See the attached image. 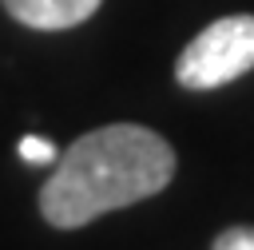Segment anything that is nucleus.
Instances as JSON below:
<instances>
[{
    "instance_id": "1",
    "label": "nucleus",
    "mask_w": 254,
    "mask_h": 250,
    "mask_svg": "<svg viewBox=\"0 0 254 250\" xmlns=\"http://www.w3.org/2000/svg\"><path fill=\"white\" fill-rule=\"evenodd\" d=\"M171 179L175 151L163 135L139 123H107L60 151L40 190V214L60 230H75L159 194Z\"/></svg>"
},
{
    "instance_id": "2",
    "label": "nucleus",
    "mask_w": 254,
    "mask_h": 250,
    "mask_svg": "<svg viewBox=\"0 0 254 250\" xmlns=\"http://www.w3.org/2000/svg\"><path fill=\"white\" fill-rule=\"evenodd\" d=\"M254 67V16H222L206 24L175 63V79L190 91L222 87Z\"/></svg>"
},
{
    "instance_id": "3",
    "label": "nucleus",
    "mask_w": 254,
    "mask_h": 250,
    "mask_svg": "<svg viewBox=\"0 0 254 250\" xmlns=\"http://www.w3.org/2000/svg\"><path fill=\"white\" fill-rule=\"evenodd\" d=\"M103 0H4L8 16L36 32H64L83 24Z\"/></svg>"
},
{
    "instance_id": "4",
    "label": "nucleus",
    "mask_w": 254,
    "mask_h": 250,
    "mask_svg": "<svg viewBox=\"0 0 254 250\" xmlns=\"http://www.w3.org/2000/svg\"><path fill=\"white\" fill-rule=\"evenodd\" d=\"M16 151H20V159L32 163V167H48V163L60 159V147H56L52 139H44V135H20Z\"/></svg>"
},
{
    "instance_id": "5",
    "label": "nucleus",
    "mask_w": 254,
    "mask_h": 250,
    "mask_svg": "<svg viewBox=\"0 0 254 250\" xmlns=\"http://www.w3.org/2000/svg\"><path fill=\"white\" fill-rule=\"evenodd\" d=\"M210 250H254V226H230V230H222Z\"/></svg>"
}]
</instances>
